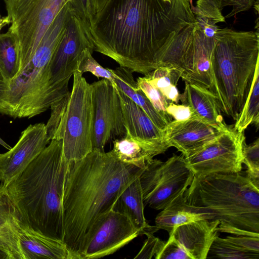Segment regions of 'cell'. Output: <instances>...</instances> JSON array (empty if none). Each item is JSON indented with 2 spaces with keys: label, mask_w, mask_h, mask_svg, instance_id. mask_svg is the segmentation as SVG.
Listing matches in <instances>:
<instances>
[{
  "label": "cell",
  "mask_w": 259,
  "mask_h": 259,
  "mask_svg": "<svg viewBox=\"0 0 259 259\" xmlns=\"http://www.w3.org/2000/svg\"><path fill=\"white\" fill-rule=\"evenodd\" d=\"M14 211V208L4 192L0 195V248L15 259L12 245V233L9 219Z\"/></svg>",
  "instance_id": "obj_27"
},
{
  "label": "cell",
  "mask_w": 259,
  "mask_h": 259,
  "mask_svg": "<svg viewBox=\"0 0 259 259\" xmlns=\"http://www.w3.org/2000/svg\"><path fill=\"white\" fill-rule=\"evenodd\" d=\"M189 0H108L89 23L94 51L146 75L167 53L194 38Z\"/></svg>",
  "instance_id": "obj_1"
},
{
  "label": "cell",
  "mask_w": 259,
  "mask_h": 259,
  "mask_svg": "<svg viewBox=\"0 0 259 259\" xmlns=\"http://www.w3.org/2000/svg\"><path fill=\"white\" fill-rule=\"evenodd\" d=\"M69 3L73 12L89 23L93 15L91 0H69Z\"/></svg>",
  "instance_id": "obj_38"
},
{
  "label": "cell",
  "mask_w": 259,
  "mask_h": 259,
  "mask_svg": "<svg viewBox=\"0 0 259 259\" xmlns=\"http://www.w3.org/2000/svg\"><path fill=\"white\" fill-rule=\"evenodd\" d=\"M72 12L68 2L46 32L27 64L0 91V113L16 119L30 118L44 112L50 63Z\"/></svg>",
  "instance_id": "obj_6"
},
{
  "label": "cell",
  "mask_w": 259,
  "mask_h": 259,
  "mask_svg": "<svg viewBox=\"0 0 259 259\" xmlns=\"http://www.w3.org/2000/svg\"><path fill=\"white\" fill-rule=\"evenodd\" d=\"M244 132L229 128L198 150L184 156L194 176L240 172L243 164Z\"/></svg>",
  "instance_id": "obj_10"
},
{
  "label": "cell",
  "mask_w": 259,
  "mask_h": 259,
  "mask_svg": "<svg viewBox=\"0 0 259 259\" xmlns=\"http://www.w3.org/2000/svg\"><path fill=\"white\" fill-rule=\"evenodd\" d=\"M190 210L205 219L259 233V188L246 171L194 176L183 194Z\"/></svg>",
  "instance_id": "obj_4"
},
{
  "label": "cell",
  "mask_w": 259,
  "mask_h": 259,
  "mask_svg": "<svg viewBox=\"0 0 259 259\" xmlns=\"http://www.w3.org/2000/svg\"><path fill=\"white\" fill-rule=\"evenodd\" d=\"M18 50L13 35L9 31L0 33V71L7 83L19 71Z\"/></svg>",
  "instance_id": "obj_26"
},
{
  "label": "cell",
  "mask_w": 259,
  "mask_h": 259,
  "mask_svg": "<svg viewBox=\"0 0 259 259\" xmlns=\"http://www.w3.org/2000/svg\"><path fill=\"white\" fill-rule=\"evenodd\" d=\"M114 85L119 98L126 131L135 137L169 148L164 141L163 130L158 128L146 112L115 83Z\"/></svg>",
  "instance_id": "obj_18"
},
{
  "label": "cell",
  "mask_w": 259,
  "mask_h": 259,
  "mask_svg": "<svg viewBox=\"0 0 259 259\" xmlns=\"http://www.w3.org/2000/svg\"><path fill=\"white\" fill-rule=\"evenodd\" d=\"M93 52L88 48L82 51L77 61L76 69L81 74L91 72L98 79L100 77L106 79L114 84L113 74L110 68L102 66L92 56Z\"/></svg>",
  "instance_id": "obj_31"
},
{
  "label": "cell",
  "mask_w": 259,
  "mask_h": 259,
  "mask_svg": "<svg viewBox=\"0 0 259 259\" xmlns=\"http://www.w3.org/2000/svg\"><path fill=\"white\" fill-rule=\"evenodd\" d=\"M70 161L62 140H51L3 192L20 220L33 231L63 242V196Z\"/></svg>",
  "instance_id": "obj_3"
},
{
  "label": "cell",
  "mask_w": 259,
  "mask_h": 259,
  "mask_svg": "<svg viewBox=\"0 0 259 259\" xmlns=\"http://www.w3.org/2000/svg\"><path fill=\"white\" fill-rule=\"evenodd\" d=\"M108 1V0H91L93 15L101 10Z\"/></svg>",
  "instance_id": "obj_39"
},
{
  "label": "cell",
  "mask_w": 259,
  "mask_h": 259,
  "mask_svg": "<svg viewBox=\"0 0 259 259\" xmlns=\"http://www.w3.org/2000/svg\"><path fill=\"white\" fill-rule=\"evenodd\" d=\"M144 77L157 88L167 99L178 104L181 94L177 85L181 74L177 68L168 66H159Z\"/></svg>",
  "instance_id": "obj_24"
},
{
  "label": "cell",
  "mask_w": 259,
  "mask_h": 259,
  "mask_svg": "<svg viewBox=\"0 0 259 259\" xmlns=\"http://www.w3.org/2000/svg\"><path fill=\"white\" fill-rule=\"evenodd\" d=\"M194 176L182 154L166 161L152 159L139 177L145 206L162 210L184 193Z\"/></svg>",
  "instance_id": "obj_9"
},
{
  "label": "cell",
  "mask_w": 259,
  "mask_h": 259,
  "mask_svg": "<svg viewBox=\"0 0 259 259\" xmlns=\"http://www.w3.org/2000/svg\"><path fill=\"white\" fill-rule=\"evenodd\" d=\"M89 36V23L72 11L50 63L44 111L69 94V81L81 52L86 48L94 51Z\"/></svg>",
  "instance_id": "obj_8"
},
{
  "label": "cell",
  "mask_w": 259,
  "mask_h": 259,
  "mask_svg": "<svg viewBox=\"0 0 259 259\" xmlns=\"http://www.w3.org/2000/svg\"><path fill=\"white\" fill-rule=\"evenodd\" d=\"M0 145L8 150L11 149V147L7 143H6L1 138H0Z\"/></svg>",
  "instance_id": "obj_43"
},
{
  "label": "cell",
  "mask_w": 259,
  "mask_h": 259,
  "mask_svg": "<svg viewBox=\"0 0 259 259\" xmlns=\"http://www.w3.org/2000/svg\"><path fill=\"white\" fill-rule=\"evenodd\" d=\"M207 258L223 259H257L251 254L243 251L225 238L217 236L212 242ZM207 255V256H208Z\"/></svg>",
  "instance_id": "obj_28"
},
{
  "label": "cell",
  "mask_w": 259,
  "mask_h": 259,
  "mask_svg": "<svg viewBox=\"0 0 259 259\" xmlns=\"http://www.w3.org/2000/svg\"><path fill=\"white\" fill-rule=\"evenodd\" d=\"M137 87L144 93L155 109L170 122L172 118L166 112V108L171 102L155 86L143 77H139L136 80Z\"/></svg>",
  "instance_id": "obj_30"
},
{
  "label": "cell",
  "mask_w": 259,
  "mask_h": 259,
  "mask_svg": "<svg viewBox=\"0 0 259 259\" xmlns=\"http://www.w3.org/2000/svg\"><path fill=\"white\" fill-rule=\"evenodd\" d=\"M217 7L222 11L226 6H231V12L226 16L229 18L237 14L248 10L254 3V0H211Z\"/></svg>",
  "instance_id": "obj_36"
},
{
  "label": "cell",
  "mask_w": 259,
  "mask_h": 259,
  "mask_svg": "<svg viewBox=\"0 0 259 259\" xmlns=\"http://www.w3.org/2000/svg\"><path fill=\"white\" fill-rule=\"evenodd\" d=\"M110 154L119 161L144 169L147 163L158 154L164 153L167 148L133 136L126 131V135L112 141Z\"/></svg>",
  "instance_id": "obj_19"
},
{
  "label": "cell",
  "mask_w": 259,
  "mask_h": 259,
  "mask_svg": "<svg viewBox=\"0 0 259 259\" xmlns=\"http://www.w3.org/2000/svg\"><path fill=\"white\" fill-rule=\"evenodd\" d=\"M259 124V62L257 63L249 91L234 129L238 133L244 132L250 124Z\"/></svg>",
  "instance_id": "obj_25"
},
{
  "label": "cell",
  "mask_w": 259,
  "mask_h": 259,
  "mask_svg": "<svg viewBox=\"0 0 259 259\" xmlns=\"http://www.w3.org/2000/svg\"><path fill=\"white\" fill-rule=\"evenodd\" d=\"M139 235L125 215L111 209L100 217L85 234L79 259L99 258L113 254Z\"/></svg>",
  "instance_id": "obj_13"
},
{
  "label": "cell",
  "mask_w": 259,
  "mask_h": 259,
  "mask_svg": "<svg viewBox=\"0 0 259 259\" xmlns=\"http://www.w3.org/2000/svg\"><path fill=\"white\" fill-rule=\"evenodd\" d=\"M243 163L247 167L246 175L259 188V139L243 148Z\"/></svg>",
  "instance_id": "obj_32"
},
{
  "label": "cell",
  "mask_w": 259,
  "mask_h": 259,
  "mask_svg": "<svg viewBox=\"0 0 259 259\" xmlns=\"http://www.w3.org/2000/svg\"><path fill=\"white\" fill-rule=\"evenodd\" d=\"M189 2H190V5H192V1H191V0H189Z\"/></svg>",
  "instance_id": "obj_46"
},
{
  "label": "cell",
  "mask_w": 259,
  "mask_h": 259,
  "mask_svg": "<svg viewBox=\"0 0 259 259\" xmlns=\"http://www.w3.org/2000/svg\"><path fill=\"white\" fill-rule=\"evenodd\" d=\"M183 194L178 196L157 215L155 223L159 230H165L170 235L178 226L205 219L201 214L193 212L186 207Z\"/></svg>",
  "instance_id": "obj_23"
},
{
  "label": "cell",
  "mask_w": 259,
  "mask_h": 259,
  "mask_svg": "<svg viewBox=\"0 0 259 259\" xmlns=\"http://www.w3.org/2000/svg\"><path fill=\"white\" fill-rule=\"evenodd\" d=\"M3 190L1 186H0V195L3 193Z\"/></svg>",
  "instance_id": "obj_45"
},
{
  "label": "cell",
  "mask_w": 259,
  "mask_h": 259,
  "mask_svg": "<svg viewBox=\"0 0 259 259\" xmlns=\"http://www.w3.org/2000/svg\"><path fill=\"white\" fill-rule=\"evenodd\" d=\"M110 70L113 74L116 85L139 106L158 128L163 130L169 122L155 109L148 98L137 87L132 71L120 66Z\"/></svg>",
  "instance_id": "obj_22"
},
{
  "label": "cell",
  "mask_w": 259,
  "mask_h": 259,
  "mask_svg": "<svg viewBox=\"0 0 259 259\" xmlns=\"http://www.w3.org/2000/svg\"><path fill=\"white\" fill-rule=\"evenodd\" d=\"M145 235L147 236V239L134 258H155L164 245L165 242L155 236L154 234L147 233Z\"/></svg>",
  "instance_id": "obj_33"
},
{
  "label": "cell",
  "mask_w": 259,
  "mask_h": 259,
  "mask_svg": "<svg viewBox=\"0 0 259 259\" xmlns=\"http://www.w3.org/2000/svg\"><path fill=\"white\" fill-rule=\"evenodd\" d=\"M180 100L190 106L195 115L203 120L222 129L229 128L221 114L217 98L210 90L186 82Z\"/></svg>",
  "instance_id": "obj_20"
},
{
  "label": "cell",
  "mask_w": 259,
  "mask_h": 259,
  "mask_svg": "<svg viewBox=\"0 0 259 259\" xmlns=\"http://www.w3.org/2000/svg\"><path fill=\"white\" fill-rule=\"evenodd\" d=\"M154 258L190 259L179 244L170 237L165 242L164 245Z\"/></svg>",
  "instance_id": "obj_34"
},
{
  "label": "cell",
  "mask_w": 259,
  "mask_h": 259,
  "mask_svg": "<svg viewBox=\"0 0 259 259\" xmlns=\"http://www.w3.org/2000/svg\"><path fill=\"white\" fill-rule=\"evenodd\" d=\"M69 94L53 105L46 127L49 139L62 140L70 161L81 159L93 150L92 91L91 84L77 69Z\"/></svg>",
  "instance_id": "obj_7"
},
{
  "label": "cell",
  "mask_w": 259,
  "mask_h": 259,
  "mask_svg": "<svg viewBox=\"0 0 259 259\" xmlns=\"http://www.w3.org/2000/svg\"><path fill=\"white\" fill-rule=\"evenodd\" d=\"M164 1H168V2H171L172 0H163Z\"/></svg>",
  "instance_id": "obj_47"
},
{
  "label": "cell",
  "mask_w": 259,
  "mask_h": 259,
  "mask_svg": "<svg viewBox=\"0 0 259 259\" xmlns=\"http://www.w3.org/2000/svg\"><path fill=\"white\" fill-rule=\"evenodd\" d=\"M50 142L45 124H30L25 128L15 146L0 154L1 185L5 187L18 177Z\"/></svg>",
  "instance_id": "obj_14"
},
{
  "label": "cell",
  "mask_w": 259,
  "mask_h": 259,
  "mask_svg": "<svg viewBox=\"0 0 259 259\" xmlns=\"http://www.w3.org/2000/svg\"><path fill=\"white\" fill-rule=\"evenodd\" d=\"M218 220L201 219L176 228L169 237L173 239L190 259H206L211 245L219 236Z\"/></svg>",
  "instance_id": "obj_17"
},
{
  "label": "cell",
  "mask_w": 259,
  "mask_h": 259,
  "mask_svg": "<svg viewBox=\"0 0 259 259\" xmlns=\"http://www.w3.org/2000/svg\"><path fill=\"white\" fill-rule=\"evenodd\" d=\"M255 2L254 6L256 7V8H255V9H256L257 12H258V0H257L256 2Z\"/></svg>",
  "instance_id": "obj_44"
},
{
  "label": "cell",
  "mask_w": 259,
  "mask_h": 259,
  "mask_svg": "<svg viewBox=\"0 0 259 259\" xmlns=\"http://www.w3.org/2000/svg\"><path fill=\"white\" fill-rule=\"evenodd\" d=\"M0 259H11L8 253L1 248H0Z\"/></svg>",
  "instance_id": "obj_42"
},
{
  "label": "cell",
  "mask_w": 259,
  "mask_h": 259,
  "mask_svg": "<svg viewBox=\"0 0 259 259\" xmlns=\"http://www.w3.org/2000/svg\"><path fill=\"white\" fill-rule=\"evenodd\" d=\"M143 169L123 163L109 152L93 150L70 161L63 196L65 243L71 259H79L83 239L95 222L112 209L120 194Z\"/></svg>",
  "instance_id": "obj_2"
},
{
  "label": "cell",
  "mask_w": 259,
  "mask_h": 259,
  "mask_svg": "<svg viewBox=\"0 0 259 259\" xmlns=\"http://www.w3.org/2000/svg\"><path fill=\"white\" fill-rule=\"evenodd\" d=\"M166 112L176 121H184L194 117H197L189 105H180L170 102L166 108Z\"/></svg>",
  "instance_id": "obj_37"
},
{
  "label": "cell",
  "mask_w": 259,
  "mask_h": 259,
  "mask_svg": "<svg viewBox=\"0 0 259 259\" xmlns=\"http://www.w3.org/2000/svg\"><path fill=\"white\" fill-rule=\"evenodd\" d=\"M7 83L0 71V91H2L5 89L7 87Z\"/></svg>",
  "instance_id": "obj_41"
},
{
  "label": "cell",
  "mask_w": 259,
  "mask_h": 259,
  "mask_svg": "<svg viewBox=\"0 0 259 259\" xmlns=\"http://www.w3.org/2000/svg\"><path fill=\"white\" fill-rule=\"evenodd\" d=\"M229 128L222 129L194 117L184 121L172 120L163 130L164 141L184 156L208 143Z\"/></svg>",
  "instance_id": "obj_16"
},
{
  "label": "cell",
  "mask_w": 259,
  "mask_h": 259,
  "mask_svg": "<svg viewBox=\"0 0 259 259\" xmlns=\"http://www.w3.org/2000/svg\"><path fill=\"white\" fill-rule=\"evenodd\" d=\"M68 2L32 0L23 15L10 24L8 31L13 35L18 50L17 76L30 60L46 32Z\"/></svg>",
  "instance_id": "obj_11"
},
{
  "label": "cell",
  "mask_w": 259,
  "mask_h": 259,
  "mask_svg": "<svg viewBox=\"0 0 259 259\" xmlns=\"http://www.w3.org/2000/svg\"><path fill=\"white\" fill-rule=\"evenodd\" d=\"M211 55L213 87L221 111L236 120L247 99L259 57L256 31L219 28Z\"/></svg>",
  "instance_id": "obj_5"
},
{
  "label": "cell",
  "mask_w": 259,
  "mask_h": 259,
  "mask_svg": "<svg viewBox=\"0 0 259 259\" xmlns=\"http://www.w3.org/2000/svg\"><path fill=\"white\" fill-rule=\"evenodd\" d=\"M190 6L199 26L205 24L215 25L219 22H225L221 10L211 0H197L195 7L193 5Z\"/></svg>",
  "instance_id": "obj_29"
},
{
  "label": "cell",
  "mask_w": 259,
  "mask_h": 259,
  "mask_svg": "<svg viewBox=\"0 0 259 259\" xmlns=\"http://www.w3.org/2000/svg\"><path fill=\"white\" fill-rule=\"evenodd\" d=\"M10 24H11V21L8 17L7 16H2L0 13V33L3 27Z\"/></svg>",
  "instance_id": "obj_40"
},
{
  "label": "cell",
  "mask_w": 259,
  "mask_h": 259,
  "mask_svg": "<svg viewBox=\"0 0 259 259\" xmlns=\"http://www.w3.org/2000/svg\"><path fill=\"white\" fill-rule=\"evenodd\" d=\"M92 91L93 149L104 152L110 141L126 134L119 98L114 84L102 79L91 84Z\"/></svg>",
  "instance_id": "obj_12"
},
{
  "label": "cell",
  "mask_w": 259,
  "mask_h": 259,
  "mask_svg": "<svg viewBox=\"0 0 259 259\" xmlns=\"http://www.w3.org/2000/svg\"><path fill=\"white\" fill-rule=\"evenodd\" d=\"M17 259H71L65 243L38 233L24 225L15 211L9 220Z\"/></svg>",
  "instance_id": "obj_15"
},
{
  "label": "cell",
  "mask_w": 259,
  "mask_h": 259,
  "mask_svg": "<svg viewBox=\"0 0 259 259\" xmlns=\"http://www.w3.org/2000/svg\"><path fill=\"white\" fill-rule=\"evenodd\" d=\"M144 207L143 193L138 177L120 194L112 209L125 215L141 235H144L150 226L145 217Z\"/></svg>",
  "instance_id": "obj_21"
},
{
  "label": "cell",
  "mask_w": 259,
  "mask_h": 259,
  "mask_svg": "<svg viewBox=\"0 0 259 259\" xmlns=\"http://www.w3.org/2000/svg\"><path fill=\"white\" fill-rule=\"evenodd\" d=\"M7 16L11 24L16 22L25 13L32 0H4Z\"/></svg>",
  "instance_id": "obj_35"
}]
</instances>
